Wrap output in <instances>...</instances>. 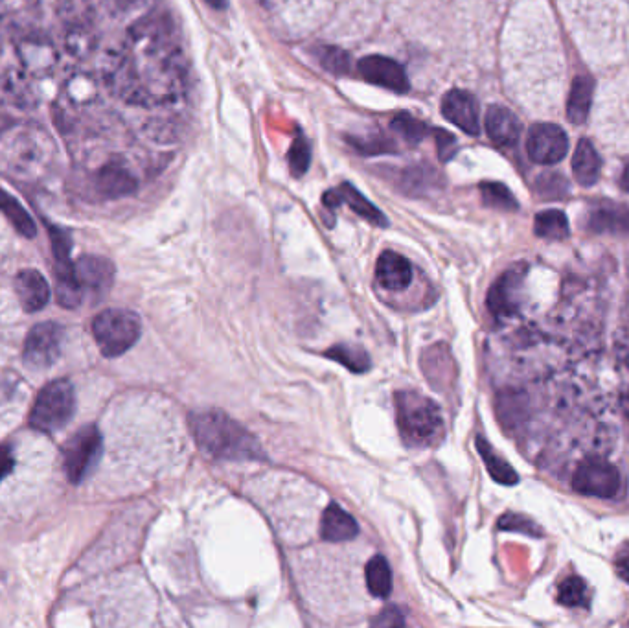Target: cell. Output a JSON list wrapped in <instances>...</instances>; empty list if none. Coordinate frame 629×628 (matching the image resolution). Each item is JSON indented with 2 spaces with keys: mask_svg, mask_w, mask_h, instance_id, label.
<instances>
[{
  "mask_svg": "<svg viewBox=\"0 0 629 628\" xmlns=\"http://www.w3.org/2000/svg\"><path fill=\"white\" fill-rule=\"evenodd\" d=\"M190 430L197 446L219 461H256L264 457V450L251 431L223 411L192 413Z\"/></svg>",
  "mask_w": 629,
  "mask_h": 628,
  "instance_id": "cell-1",
  "label": "cell"
},
{
  "mask_svg": "<svg viewBox=\"0 0 629 628\" xmlns=\"http://www.w3.org/2000/svg\"><path fill=\"white\" fill-rule=\"evenodd\" d=\"M396 424L401 441L409 448H435L446 435V422L433 398L416 391H398L394 395Z\"/></svg>",
  "mask_w": 629,
  "mask_h": 628,
  "instance_id": "cell-2",
  "label": "cell"
},
{
  "mask_svg": "<svg viewBox=\"0 0 629 628\" xmlns=\"http://www.w3.org/2000/svg\"><path fill=\"white\" fill-rule=\"evenodd\" d=\"M142 332L140 317L131 310L109 308L92 321V336L105 358H118L131 349Z\"/></svg>",
  "mask_w": 629,
  "mask_h": 628,
  "instance_id": "cell-3",
  "label": "cell"
},
{
  "mask_svg": "<svg viewBox=\"0 0 629 628\" xmlns=\"http://www.w3.org/2000/svg\"><path fill=\"white\" fill-rule=\"evenodd\" d=\"M76 411V393L69 380H54L41 389L30 413V426L43 433L63 430Z\"/></svg>",
  "mask_w": 629,
  "mask_h": 628,
  "instance_id": "cell-4",
  "label": "cell"
},
{
  "mask_svg": "<svg viewBox=\"0 0 629 628\" xmlns=\"http://www.w3.org/2000/svg\"><path fill=\"white\" fill-rule=\"evenodd\" d=\"M102 433L96 426H85L70 437L63 448V466L72 485H80L102 457Z\"/></svg>",
  "mask_w": 629,
  "mask_h": 628,
  "instance_id": "cell-5",
  "label": "cell"
},
{
  "mask_svg": "<svg viewBox=\"0 0 629 628\" xmlns=\"http://www.w3.org/2000/svg\"><path fill=\"white\" fill-rule=\"evenodd\" d=\"M572 489L589 498L615 500L622 490V477L606 459L587 457L572 476Z\"/></svg>",
  "mask_w": 629,
  "mask_h": 628,
  "instance_id": "cell-6",
  "label": "cell"
},
{
  "mask_svg": "<svg viewBox=\"0 0 629 628\" xmlns=\"http://www.w3.org/2000/svg\"><path fill=\"white\" fill-rule=\"evenodd\" d=\"M50 234V244H52V253L56 260V284H58V303L63 308H76L80 306L83 299V288H81L78 277H76V269L70 260V249H72V240L69 234L65 233L59 227H48Z\"/></svg>",
  "mask_w": 629,
  "mask_h": 628,
  "instance_id": "cell-7",
  "label": "cell"
},
{
  "mask_svg": "<svg viewBox=\"0 0 629 628\" xmlns=\"http://www.w3.org/2000/svg\"><path fill=\"white\" fill-rule=\"evenodd\" d=\"M63 341L65 328L58 323L46 321L35 325L24 341V363L35 371L50 369L61 356Z\"/></svg>",
  "mask_w": 629,
  "mask_h": 628,
  "instance_id": "cell-8",
  "label": "cell"
},
{
  "mask_svg": "<svg viewBox=\"0 0 629 628\" xmlns=\"http://www.w3.org/2000/svg\"><path fill=\"white\" fill-rule=\"evenodd\" d=\"M528 157L539 164H558L569 152V139L560 126L538 124L528 131Z\"/></svg>",
  "mask_w": 629,
  "mask_h": 628,
  "instance_id": "cell-9",
  "label": "cell"
},
{
  "mask_svg": "<svg viewBox=\"0 0 629 628\" xmlns=\"http://www.w3.org/2000/svg\"><path fill=\"white\" fill-rule=\"evenodd\" d=\"M357 70L366 82L385 87L394 93H407L411 87L405 69L400 63L385 56H366L359 61Z\"/></svg>",
  "mask_w": 629,
  "mask_h": 628,
  "instance_id": "cell-10",
  "label": "cell"
},
{
  "mask_svg": "<svg viewBox=\"0 0 629 628\" xmlns=\"http://www.w3.org/2000/svg\"><path fill=\"white\" fill-rule=\"evenodd\" d=\"M442 115L471 137H477L481 131L479 104L475 96L469 94L468 91H460V89L449 91L442 100Z\"/></svg>",
  "mask_w": 629,
  "mask_h": 628,
  "instance_id": "cell-11",
  "label": "cell"
},
{
  "mask_svg": "<svg viewBox=\"0 0 629 628\" xmlns=\"http://www.w3.org/2000/svg\"><path fill=\"white\" fill-rule=\"evenodd\" d=\"M523 269L521 266L508 269L503 277L497 280L488 293V308L495 317L503 319L510 317L519 310V293L523 282Z\"/></svg>",
  "mask_w": 629,
  "mask_h": 628,
  "instance_id": "cell-12",
  "label": "cell"
},
{
  "mask_svg": "<svg viewBox=\"0 0 629 628\" xmlns=\"http://www.w3.org/2000/svg\"><path fill=\"white\" fill-rule=\"evenodd\" d=\"M74 269L83 291L105 293L111 290L115 280V266L111 260L96 255L81 256L74 264Z\"/></svg>",
  "mask_w": 629,
  "mask_h": 628,
  "instance_id": "cell-13",
  "label": "cell"
},
{
  "mask_svg": "<svg viewBox=\"0 0 629 628\" xmlns=\"http://www.w3.org/2000/svg\"><path fill=\"white\" fill-rule=\"evenodd\" d=\"M376 282L383 290H407L412 282L411 262L396 251L381 253L376 264Z\"/></svg>",
  "mask_w": 629,
  "mask_h": 628,
  "instance_id": "cell-14",
  "label": "cell"
},
{
  "mask_svg": "<svg viewBox=\"0 0 629 628\" xmlns=\"http://www.w3.org/2000/svg\"><path fill=\"white\" fill-rule=\"evenodd\" d=\"M15 290L24 310L30 314L43 310L50 299V286L37 269H23L15 279Z\"/></svg>",
  "mask_w": 629,
  "mask_h": 628,
  "instance_id": "cell-15",
  "label": "cell"
},
{
  "mask_svg": "<svg viewBox=\"0 0 629 628\" xmlns=\"http://www.w3.org/2000/svg\"><path fill=\"white\" fill-rule=\"evenodd\" d=\"M486 133L497 146H514L521 135V122L503 105H492L486 113Z\"/></svg>",
  "mask_w": 629,
  "mask_h": 628,
  "instance_id": "cell-16",
  "label": "cell"
},
{
  "mask_svg": "<svg viewBox=\"0 0 629 628\" xmlns=\"http://www.w3.org/2000/svg\"><path fill=\"white\" fill-rule=\"evenodd\" d=\"M359 535V525L350 512L344 511L339 503H330L322 512L321 536L326 542L354 540Z\"/></svg>",
  "mask_w": 629,
  "mask_h": 628,
  "instance_id": "cell-17",
  "label": "cell"
},
{
  "mask_svg": "<svg viewBox=\"0 0 629 628\" xmlns=\"http://www.w3.org/2000/svg\"><path fill=\"white\" fill-rule=\"evenodd\" d=\"M96 190L103 198L120 199L131 196L137 190V179L124 166L107 164L96 174Z\"/></svg>",
  "mask_w": 629,
  "mask_h": 628,
  "instance_id": "cell-18",
  "label": "cell"
},
{
  "mask_svg": "<svg viewBox=\"0 0 629 628\" xmlns=\"http://www.w3.org/2000/svg\"><path fill=\"white\" fill-rule=\"evenodd\" d=\"M600 168H602L600 155L596 152L593 142L580 140L572 157V172L576 181L584 187L595 185L600 177Z\"/></svg>",
  "mask_w": 629,
  "mask_h": 628,
  "instance_id": "cell-19",
  "label": "cell"
},
{
  "mask_svg": "<svg viewBox=\"0 0 629 628\" xmlns=\"http://www.w3.org/2000/svg\"><path fill=\"white\" fill-rule=\"evenodd\" d=\"M595 94V82L589 76H578L572 82L571 94L567 100V117L574 124H584L591 113Z\"/></svg>",
  "mask_w": 629,
  "mask_h": 628,
  "instance_id": "cell-20",
  "label": "cell"
},
{
  "mask_svg": "<svg viewBox=\"0 0 629 628\" xmlns=\"http://www.w3.org/2000/svg\"><path fill=\"white\" fill-rule=\"evenodd\" d=\"M335 192H337L339 203L341 205L346 203L363 220L372 223V225H378V227H387L389 225L387 216L376 205H372L359 190H355L350 183H343L341 187L335 188Z\"/></svg>",
  "mask_w": 629,
  "mask_h": 628,
  "instance_id": "cell-21",
  "label": "cell"
},
{
  "mask_svg": "<svg viewBox=\"0 0 629 628\" xmlns=\"http://www.w3.org/2000/svg\"><path fill=\"white\" fill-rule=\"evenodd\" d=\"M589 229L593 233L629 236L628 207H600V209H596L589 218Z\"/></svg>",
  "mask_w": 629,
  "mask_h": 628,
  "instance_id": "cell-22",
  "label": "cell"
},
{
  "mask_svg": "<svg viewBox=\"0 0 629 628\" xmlns=\"http://www.w3.org/2000/svg\"><path fill=\"white\" fill-rule=\"evenodd\" d=\"M366 588L378 599H389L392 594V570L383 555H374L365 568Z\"/></svg>",
  "mask_w": 629,
  "mask_h": 628,
  "instance_id": "cell-23",
  "label": "cell"
},
{
  "mask_svg": "<svg viewBox=\"0 0 629 628\" xmlns=\"http://www.w3.org/2000/svg\"><path fill=\"white\" fill-rule=\"evenodd\" d=\"M0 212L6 216V220L12 223L17 233L23 234L24 238H34L37 234L34 218L28 214V210L24 209L19 199L13 198L12 194H8L2 188H0Z\"/></svg>",
  "mask_w": 629,
  "mask_h": 628,
  "instance_id": "cell-24",
  "label": "cell"
},
{
  "mask_svg": "<svg viewBox=\"0 0 629 628\" xmlns=\"http://www.w3.org/2000/svg\"><path fill=\"white\" fill-rule=\"evenodd\" d=\"M326 358L337 361L339 365L346 367L350 373L363 374L370 371L372 367V360L368 356L363 347H357V345H333L332 349L324 352Z\"/></svg>",
  "mask_w": 629,
  "mask_h": 628,
  "instance_id": "cell-25",
  "label": "cell"
},
{
  "mask_svg": "<svg viewBox=\"0 0 629 628\" xmlns=\"http://www.w3.org/2000/svg\"><path fill=\"white\" fill-rule=\"evenodd\" d=\"M477 450H479V454H481L484 465L488 468V474H490L497 483L508 485V487H510V485H517V481H519L517 472L504 461L503 457H499V455L495 454V450L486 442L484 437H477Z\"/></svg>",
  "mask_w": 629,
  "mask_h": 628,
  "instance_id": "cell-26",
  "label": "cell"
},
{
  "mask_svg": "<svg viewBox=\"0 0 629 628\" xmlns=\"http://www.w3.org/2000/svg\"><path fill=\"white\" fill-rule=\"evenodd\" d=\"M534 231L545 240H565L571 234L569 220L561 210L539 212L534 221Z\"/></svg>",
  "mask_w": 629,
  "mask_h": 628,
  "instance_id": "cell-27",
  "label": "cell"
},
{
  "mask_svg": "<svg viewBox=\"0 0 629 628\" xmlns=\"http://www.w3.org/2000/svg\"><path fill=\"white\" fill-rule=\"evenodd\" d=\"M558 603L569 608H584L587 599V584L580 577H569L558 586Z\"/></svg>",
  "mask_w": 629,
  "mask_h": 628,
  "instance_id": "cell-28",
  "label": "cell"
},
{
  "mask_svg": "<svg viewBox=\"0 0 629 628\" xmlns=\"http://www.w3.org/2000/svg\"><path fill=\"white\" fill-rule=\"evenodd\" d=\"M482 201L497 210H517V201H515L514 194L508 190V188L501 185V183H482L481 185Z\"/></svg>",
  "mask_w": 629,
  "mask_h": 628,
  "instance_id": "cell-29",
  "label": "cell"
},
{
  "mask_svg": "<svg viewBox=\"0 0 629 628\" xmlns=\"http://www.w3.org/2000/svg\"><path fill=\"white\" fill-rule=\"evenodd\" d=\"M315 56L319 59L324 69L337 76H343L346 74L350 67H352V59L350 56L337 47H321L315 50Z\"/></svg>",
  "mask_w": 629,
  "mask_h": 628,
  "instance_id": "cell-30",
  "label": "cell"
},
{
  "mask_svg": "<svg viewBox=\"0 0 629 628\" xmlns=\"http://www.w3.org/2000/svg\"><path fill=\"white\" fill-rule=\"evenodd\" d=\"M392 129L398 131L403 139L411 144H416L420 140H424L427 135V126L422 120L412 117L409 113H400L398 117L392 120Z\"/></svg>",
  "mask_w": 629,
  "mask_h": 628,
  "instance_id": "cell-31",
  "label": "cell"
},
{
  "mask_svg": "<svg viewBox=\"0 0 629 628\" xmlns=\"http://www.w3.org/2000/svg\"><path fill=\"white\" fill-rule=\"evenodd\" d=\"M309 163H311V146H309V142L304 135H298L295 142L291 144V150H289L291 174L295 175V177L306 174Z\"/></svg>",
  "mask_w": 629,
  "mask_h": 628,
  "instance_id": "cell-32",
  "label": "cell"
},
{
  "mask_svg": "<svg viewBox=\"0 0 629 628\" xmlns=\"http://www.w3.org/2000/svg\"><path fill=\"white\" fill-rule=\"evenodd\" d=\"M499 529L503 531H517V533H525V535L541 536L538 525L532 520H528L527 516L521 514H504L499 520Z\"/></svg>",
  "mask_w": 629,
  "mask_h": 628,
  "instance_id": "cell-33",
  "label": "cell"
},
{
  "mask_svg": "<svg viewBox=\"0 0 629 628\" xmlns=\"http://www.w3.org/2000/svg\"><path fill=\"white\" fill-rule=\"evenodd\" d=\"M538 187L541 196L545 194L547 198H560L567 192V183H565V179L561 175H541Z\"/></svg>",
  "mask_w": 629,
  "mask_h": 628,
  "instance_id": "cell-34",
  "label": "cell"
},
{
  "mask_svg": "<svg viewBox=\"0 0 629 628\" xmlns=\"http://www.w3.org/2000/svg\"><path fill=\"white\" fill-rule=\"evenodd\" d=\"M355 150L357 152L366 153V155H378V153L394 152L392 148V142L390 140L381 139V137H374V139L366 140L357 139L352 140Z\"/></svg>",
  "mask_w": 629,
  "mask_h": 628,
  "instance_id": "cell-35",
  "label": "cell"
},
{
  "mask_svg": "<svg viewBox=\"0 0 629 628\" xmlns=\"http://www.w3.org/2000/svg\"><path fill=\"white\" fill-rule=\"evenodd\" d=\"M436 148H438L440 161L446 163L457 153V140L444 129H436Z\"/></svg>",
  "mask_w": 629,
  "mask_h": 628,
  "instance_id": "cell-36",
  "label": "cell"
},
{
  "mask_svg": "<svg viewBox=\"0 0 629 628\" xmlns=\"http://www.w3.org/2000/svg\"><path fill=\"white\" fill-rule=\"evenodd\" d=\"M372 625H376V627H403V625H405V616L401 614L396 606H390V608L383 610V612L372 621Z\"/></svg>",
  "mask_w": 629,
  "mask_h": 628,
  "instance_id": "cell-37",
  "label": "cell"
},
{
  "mask_svg": "<svg viewBox=\"0 0 629 628\" xmlns=\"http://www.w3.org/2000/svg\"><path fill=\"white\" fill-rule=\"evenodd\" d=\"M13 466H15V457H13L12 448L2 444L0 446V481L12 474Z\"/></svg>",
  "mask_w": 629,
  "mask_h": 628,
  "instance_id": "cell-38",
  "label": "cell"
},
{
  "mask_svg": "<svg viewBox=\"0 0 629 628\" xmlns=\"http://www.w3.org/2000/svg\"><path fill=\"white\" fill-rule=\"evenodd\" d=\"M615 568H617L620 579L629 582V544H626L618 551L617 559H615Z\"/></svg>",
  "mask_w": 629,
  "mask_h": 628,
  "instance_id": "cell-39",
  "label": "cell"
},
{
  "mask_svg": "<svg viewBox=\"0 0 629 628\" xmlns=\"http://www.w3.org/2000/svg\"><path fill=\"white\" fill-rule=\"evenodd\" d=\"M208 6H212L214 10H225L227 8V4H229V0H205Z\"/></svg>",
  "mask_w": 629,
  "mask_h": 628,
  "instance_id": "cell-40",
  "label": "cell"
},
{
  "mask_svg": "<svg viewBox=\"0 0 629 628\" xmlns=\"http://www.w3.org/2000/svg\"><path fill=\"white\" fill-rule=\"evenodd\" d=\"M620 187L624 188L626 192H629V164L626 166L624 174H622V179H620Z\"/></svg>",
  "mask_w": 629,
  "mask_h": 628,
  "instance_id": "cell-41",
  "label": "cell"
}]
</instances>
